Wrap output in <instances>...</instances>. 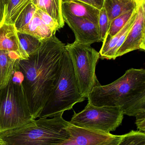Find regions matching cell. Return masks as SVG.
I'll use <instances>...</instances> for the list:
<instances>
[{"mask_svg": "<svg viewBox=\"0 0 145 145\" xmlns=\"http://www.w3.org/2000/svg\"><path fill=\"white\" fill-rule=\"evenodd\" d=\"M65 44L55 35L41 40L37 51L17 65L33 119L39 118L58 81Z\"/></svg>", "mask_w": 145, "mask_h": 145, "instance_id": "1", "label": "cell"}, {"mask_svg": "<svg viewBox=\"0 0 145 145\" xmlns=\"http://www.w3.org/2000/svg\"><path fill=\"white\" fill-rule=\"evenodd\" d=\"M87 99L96 106L119 107L129 116L145 112V70H128L113 82L94 88Z\"/></svg>", "mask_w": 145, "mask_h": 145, "instance_id": "2", "label": "cell"}, {"mask_svg": "<svg viewBox=\"0 0 145 145\" xmlns=\"http://www.w3.org/2000/svg\"><path fill=\"white\" fill-rule=\"evenodd\" d=\"M61 113L33 119L21 127L0 132L7 145H57L69 138L70 124Z\"/></svg>", "mask_w": 145, "mask_h": 145, "instance_id": "3", "label": "cell"}, {"mask_svg": "<svg viewBox=\"0 0 145 145\" xmlns=\"http://www.w3.org/2000/svg\"><path fill=\"white\" fill-rule=\"evenodd\" d=\"M23 78L22 73L14 69L8 84L0 90V132L21 127L33 119Z\"/></svg>", "mask_w": 145, "mask_h": 145, "instance_id": "4", "label": "cell"}, {"mask_svg": "<svg viewBox=\"0 0 145 145\" xmlns=\"http://www.w3.org/2000/svg\"><path fill=\"white\" fill-rule=\"evenodd\" d=\"M85 100L80 93L70 58L65 49L58 81L39 118L55 116Z\"/></svg>", "mask_w": 145, "mask_h": 145, "instance_id": "5", "label": "cell"}, {"mask_svg": "<svg viewBox=\"0 0 145 145\" xmlns=\"http://www.w3.org/2000/svg\"><path fill=\"white\" fill-rule=\"evenodd\" d=\"M65 48L70 58L80 93L88 99L93 88L100 84L95 74L99 52L91 45L76 41L68 43Z\"/></svg>", "mask_w": 145, "mask_h": 145, "instance_id": "6", "label": "cell"}, {"mask_svg": "<svg viewBox=\"0 0 145 145\" xmlns=\"http://www.w3.org/2000/svg\"><path fill=\"white\" fill-rule=\"evenodd\" d=\"M123 116L122 111L119 107L96 106L88 102L82 111L74 112L69 122L72 125L84 129L110 134L121 125Z\"/></svg>", "mask_w": 145, "mask_h": 145, "instance_id": "7", "label": "cell"}, {"mask_svg": "<svg viewBox=\"0 0 145 145\" xmlns=\"http://www.w3.org/2000/svg\"><path fill=\"white\" fill-rule=\"evenodd\" d=\"M62 12L65 23L74 32L75 41L89 45L100 42L98 25L87 19L74 16L65 9L62 8Z\"/></svg>", "mask_w": 145, "mask_h": 145, "instance_id": "8", "label": "cell"}, {"mask_svg": "<svg viewBox=\"0 0 145 145\" xmlns=\"http://www.w3.org/2000/svg\"><path fill=\"white\" fill-rule=\"evenodd\" d=\"M145 3L138 6V14L135 22L123 43L115 54L114 59L135 50H145Z\"/></svg>", "mask_w": 145, "mask_h": 145, "instance_id": "9", "label": "cell"}, {"mask_svg": "<svg viewBox=\"0 0 145 145\" xmlns=\"http://www.w3.org/2000/svg\"><path fill=\"white\" fill-rule=\"evenodd\" d=\"M68 129L70 137L57 145H100L111 139L115 135L87 130L70 123Z\"/></svg>", "mask_w": 145, "mask_h": 145, "instance_id": "10", "label": "cell"}, {"mask_svg": "<svg viewBox=\"0 0 145 145\" xmlns=\"http://www.w3.org/2000/svg\"><path fill=\"white\" fill-rule=\"evenodd\" d=\"M138 14V6L135 8L131 18L124 27L114 36L107 35L104 39L99 52L101 59H115V54L126 39L128 34L133 25Z\"/></svg>", "mask_w": 145, "mask_h": 145, "instance_id": "11", "label": "cell"}, {"mask_svg": "<svg viewBox=\"0 0 145 145\" xmlns=\"http://www.w3.org/2000/svg\"><path fill=\"white\" fill-rule=\"evenodd\" d=\"M15 54L19 59H24L28 56L21 48L14 24L3 22L0 25V51Z\"/></svg>", "mask_w": 145, "mask_h": 145, "instance_id": "12", "label": "cell"}, {"mask_svg": "<svg viewBox=\"0 0 145 145\" xmlns=\"http://www.w3.org/2000/svg\"><path fill=\"white\" fill-rule=\"evenodd\" d=\"M61 8L72 15L87 19L98 26L100 9L96 7L79 0H71L62 2Z\"/></svg>", "mask_w": 145, "mask_h": 145, "instance_id": "13", "label": "cell"}, {"mask_svg": "<svg viewBox=\"0 0 145 145\" xmlns=\"http://www.w3.org/2000/svg\"><path fill=\"white\" fill-rule=\"evenodd\" d=\"M18 59L15 54L0 51V90L5 88L12 79Z\"/></svg>", "mask_w": 145, "mask_h": 145, "instance_id": "14", "label": "cell"}, {"mask_svg": "<svg viewBox=\"0 0 145 145\" xmlns=\"http://www.w3.org/2000/svg\"><path fill=\"white\" fill-rule=\"evenodd\" d=\"M137 7L135 0H104L102 7L106 10L110 25L113 20Z\"/></svg>", "mask_w": 145, "mask_h": 145, "instance_id": "15", "label": "cell"}, {"mask_svg": "<svg viewBox=\"0 0 145 145\" xmlns=\"http://www.w3.org/2000/svg\"><path fill=\"white\" fill-rule=\"evenodd\" d=\"M32 2L37 8L52 17L61 29L64 27L65 22L62 15L61 0H32Z\"/></svg>", "mask_w": 145, "mask_h": 145, "instance_id": "16", "label": "cell"}, {"mask_svg": "<svg viewBox=\"0 0 145 145\" xmlns=\"http://www.w3.org/2000/svg\"><path fill=\"white\" fill-rule=\"evenodd\" d=\"M18 31L31 35L41 40L55 35V33L35 14L29 24Z\"/></svg>", "mask_w": 145, "mask_h": 145, "instance_id": "17", "label": "cell"}, {"mask_svg": "<svg viewBox=\"0 0 145 145\" xmlns=\"http://www.w3.org/2000/svg\"><path fill=\"white\" fill-rule=\"evenodd\" d=\"M32 1V0H9L5 5L3 23L14 24L21 12Z\"/></svg>", "mask_w": 145, "mask_h": 145, "instance_id": "18", "label": "cell"}, {"mask_svg": "<svg viewBox=\"0 0 145 145\" xmlns=\"http://www.w3.org/2000/svg\"><path fill=\"white\" fill-rule=\"evenodd\" d=\"M20 46L28 57L35 53L40 48L41 40L33 36L18 31Z\"/></svg>", "mask_w": 145, "mask_h": 145, "instance_id": "19", "label": "cell"}, {"mask_svg": "<svg viewBox=\"0 0 145 145\" xmlns=\"http://www.w3.org/2000/svg\"><path fill=\"white\" fill-rule=\"evenodd\" d=\"M37 8L31 2L28 4L19 15L14 25L17 31L30 23L34 17Z\"/></svg>", "mask_w": 145, "mask_h": 145, "instance_id": "20", "label": "cell"}, {"mask_svg": "<svg viewBox=\"0 0 145 145\" xmlns=\"http://www.w3.org/2000/svg\"><path fill=\"white\" fill-rule=\"evenodd\" d=\"M135 8L130 10L127 12L121 14L113 20L111 23L106 36L108 35L112 37L115 35L117 32H119L127 23L133 14Z\"/></svg>", "mask_w": 145, "mask_h": 145, "instance_id": "21", "label": "cell"}, {"mask_svg": "<svg viewBox=\"0 0 145 145\" xmlns=\"http://www.w3.org/2000/svg\"><path fill=\"white\" fill-rule=\"evenodd\" d=\"M145 134L138 131H131L123 135L121 141L117 145H144Z\"/></svg>", "mask_w": 145, "mask_h": 145, "instance_id": "22", "label": "cell"}, {"mask_svg": "<svg viewBox=\"0 0 145 145\" xmlns=\"http://www.w3.org/2000/svg\"><path fill=\"white\" fill-rule=\"evenodd\" d=\"M98 26L100 42H103L107 35L110 26L107 12L104 7L101 8L100 11Z\"/></svg>", "mask_w": 145, "mask_h": 145, "instance_id": "23", "label": "cell"}, {"mask_svg": "<svg viewBox=\"0 0 145 145\" xmlns=\"http://www.w3.org/2000/svg\"><path fill=\"white\" fill-rule=\"evenodd\" d=\"M35 14L38 16L48 27H49L54 33L61 29L58 23L49 14L41 9L37 8Z\"/></svg>", "mask_w": 145, "mask_h": 145, "instance_id": "24", "label": "cell"}, {"mask_svg": "<svg viewBox=\"0 0 145 145\" xmlns=\"http://www.w3.org/2000/svg\"><path fill=\"white\" fill-rule=\"evenodd\" d=\"M136 123L137 127L140 132H145V112H142L136 116Z\"/></svg>", "mask_w": 145, "mask_h": 145, "instance_id": "25", "label": "cell"}, {"mask_svg": "<svg viewBox=\"0 0 145 145\" xmlns=\"http://www.w3.org/2000/svg\"><path fill=\"white\" fill-rule=\"evenodd\" d=\"M123 135H115L111 139L106 141L105 143L100 145H117L121 141Z\"/></svg>", "mask_w": 145, "mask_h": 145, "instance_id": "26", "label": "cell"}, {"mask_svg": "<svg viewBox=\"0 0 145 145\" xmlns=\"http://www.w3.org/2000/svg\"><path fill=\"white\" fill-rule=\"evenodd\" d=\"M5 5L3 0H0V25L3 22L4 18Z\"/></svg>", "mask_w": 145, "mask_h": 145, "instance_id": "27", "label": "cell"}, {"mask_svg": "<svg viewBox=\"0 0 145 145\" xmlns=\"http://www.w3.org/2000/svg\"><path fill=\"white\" fill-rule=\"evenodd\" d=\"M61 2H62L66 1H71V0H61ZM79 1H82L84 2L87 3H89V4H91L94 7H96L98 8L97 5H96L94 2L93 0H79Z\"/></svg>", "mask_w": 145, "mask_h": 145, "instance_id": "28", "label": "cell"}, {"mask_svg": "<svg viewBox=\"0 0 145 145\" xmlns=\"http://www.w3.org/2000/svg\"><path fill=\"white\" fill-rule=\"evenodd\" d=\"M94 3L97 5V7L99 9H100L103 7L104 0H93Z\"/></svg>", "mask_w": 145, "mask_h": 145, "instance_id": "29", "label": "cell"}, {"mask_svg": "<svg viewBox=\"0 0 145 145\" xmlns=\"http://www.w3.org/2000/svg\"><path fill=\"white\" fill-rule=\"evenodd\" d=\"M0 145H7L5 142L0 137Z\"/></svg>", "mask_w": 145, "mask_h": 145, "instance_id": "30", "label": "cell"}, {"mask_svg": "<svg viewBox=\"0 0 145 145\" xmlns=\"http://www.w3.org/2000/svg\"><path fill=\"white\" fill-rule=\"evenodd\" d=\"M3 1H4V3H5V5H6L8 1L9 0H3Z\"/></svg>", "mask_w": 145, "mask_h": 145, "instance_id": "31", "label": "cell"}, {"mask_svg": "<svg viewBox=\"0 0 145 145\" xmlns=\"http://www.w3.org/2000/svg\"><path fill=\"white\" fill-rule=\"evenodd\" d=\"M140 2H141V3L145 2V0H140Z\"/></svg>", "mask_w": 145, "mask_h": 145, "instance_id": "32", "label": "cell"}, {"mask_svg": "<svg viewBox=\"0 0 145 145\" xmlns=\"http://www.w3.org/2000/svg\"></svg>", "mask_w": 145, "mask_h": 145, "instance_id": "33", "label": "cell"}]
</instances>
